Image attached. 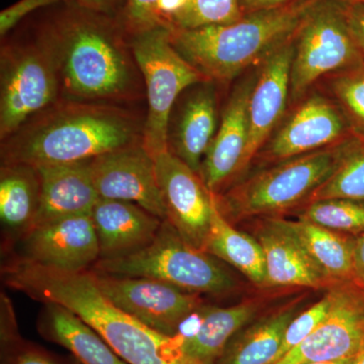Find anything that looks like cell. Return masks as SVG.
Returning <instances> with one entry per match:
<instances>
[{"label": "cell", "mask_w": 364, "mask_h": 364, "mask_svg": "<svg viewBox=\"0 0 364 364\" xmlns=\"http://www.w3.org/2000/svg\"><path fill=\"white\" fill-rule=\"evenodd\" d=\"M35 28L56 64L61 98L127 105L146 97L130 38L116 16L72 1Z\"/></svg>", "instance_id": "obj_1"}, {"label": "cell", "mask_w": 364, "mask_h": 364, "mask_svg": "<svg viewBox=\"0 0 364 364\" xmlns=\"http://www.w3.org/2000/svg\"><path fill=\"white\" fill-rule=\"evenodd\" d=\"M2 277L7 287L36 301L75 313L128 364H203L186 353L178 335L157 331L112 305L90 269L61 272L14 256L2 267Z\"/></svg>", "instance_id": "obj_2"}, {"label": "cell", "mask_w": 364, "mask_h": 364, "mask_svg": "<svg viewBox=\"0 0 364 364\" xmlns=\"http://www.w3.org/2000/svg\"><path fill=\"white\" fill-rule=\"evenodd\" d=\"M145 117L124 105L60 98L1 141V164L90 161L143 144Z\"/></svg>", "instance_id": "obj_3"}, {"label": "cell", "mask_w": 364, "mask_h": 364, "mask_svg": "<svg viewBox=\"0 0 364 364\" xmlns=\"http://www.w3.org/2000/svg\"><path fill=\"white\" fill-rule=\"evenodd\" d=\"M316 1L256 11L227 25L168 28L170 42L208 81L229 82L289 42Z\"/></svg>", "instance_id": "obj_4"}, {"label": "cell", "mask_w": 364, "mask_h": 364, "mask_svg": "<svg viewBox=\"0 0 364 364\" xmlns=\"http://www.w3.org/2000/svg\"><path fill=\"white\" fill-rule=\"evenodd\" d=\"M226 263L193 247L173 225L164 220L156 238L138 252L111 260H98L91 270L161 280L188 293L225 296L240 289L238 277Z\"/></svg>", "instance_id": "obj_5"}, {"label": "cell", "mask_w": 364, "mask_h": 364, "mask_svg": "<svg viewBox=\"0 0 364 364\" xmlns=\"http://www.w3.org/2000/svg\"><path fill=\"white\" fill-rule=\"evenodd\" d=\"M343 156L339 147L331 146L280 161L214 195L215 205L231 224L296 207L299 203L309 202Z\"/></svg>", "instance_id": "obj_6"}, {"label": "cell", "mask_w": 364, "mask_h": 364, "mask_svg": "<svg viewBox=\"0 0 364 364\" xmlns=\"http://www.w3.org/2000/svg\"><path fill=\"white\" fill-rule=\"evenodd\" d=\"M61 98L56 64L33 28L26 38L2 45L0 53V139Z\"/></svg>", "instance_id": "obj_7"}, {"label": "cell", "mask_w": 364, "mask_h": 364, "mask_svg": "<svg viewBox=\"0 0 364 364\" xmlns=\"http://www.w3.org/2000/svg\"><path fill=\"white\" fill-rule=\"evenodd\" d=\"M145 85L147 112L143 146L152 155L167 148V130L174 105L191 86L208 81L174 49L168 28L157 26L130 37Z\"/></svg>", "instance_id": "obj_8"}, {"label": "cell", "mask_w": 364, "mask_h": 364, "mask_svg": "<svg viewBox=\"0 0 364 364\" xmlns=\"http://www.w3.org/2000/svg\"><path fill=\"white\" fill-rule=\"evenodd\" d=\"M355 42L346 14L333 2L317 0L296 33L291 98L298 100L318 79L350 66L358 58Z\"/></svg>", "instance_id": "obj_9"}, {"label": "cell", "mask_w": 364, "mask_h": 364, "mask_svg": "<svg viewBox=\"0 0 364 364\" xmlns=\"http://www.w3.org/2000/svg\"><path fill=\"white\" fill-rule=\"evenodd\" d=\"M91 272L98 289L112 305L170 336H176L182 323L205 305L203 296L161 280Z\"/></svg>", "instance_id": "obj_10"}, {"label": "cell", "mask_w": 364, "mask_h": 364, "mask_svg": "<svg viewBox=\"0 0 364 364\" xmlns=\"http://www.w3.org/2000/svg\"><path fill=\"white\" fill-rule=\"evenodd\" d=\"M331 306L301 344L273 364H306L352 358L364 342V289L355 282L329 287Z\"/></svg>", "instance_id": "obj_11"}, {"label": "cell", "mask_w": 364, "mask_h": 364, "mask_svg": "<svg viewBox=\"0 0 364 364\" xmlns=\"http://www.w3.org/2000/svg\"><path fill=\"white\" fill-rule=\"evenodd\" d=\"M153 158L166 220L184 240L203 250L212 224L214 195L200 176L169 150Z\"/></svg>", "instance_id": "obj_12"}, {"label": "cell", "mask_w": 364, "mask_h": 364, "mask_svg": "<svg viewBox=\"0 0 364 364\" xmlns=\"http://www.w3.org/2000/svg\"><path fill=\"white\" fill-rule=\"evenodd\" d=\"M90 168L100 198L135 203L166 220L154 158L143 144L91 159Z\"/></svg>", "instance_id": "obj_13"}, {"label": "cell", "mask_w": 364, "mask_h": 364, "mask_svg": "<svg viewBox=\"0 0 364 364\" xmlns=\"http://www.w3.org/2000/svg\"><path fill=\"white\" fill-rule=\"evenodd\" d=\"M18 257L66 272L90 270L100 260L90 215H71L33 227L20 242Z\"/></svg>", "instance_id": "obj_14"}, {"label": "cell", "mask_w": 364, "mask_h": 364, "mask_svg": "<svg viewBox=\"0 0 364 364\" xmlns=\"http://www.w3.org/2000/svg\"><path fill=\"white\" fill-rule=\"evenodd\" d=\"M182 95L170 114L167 148L200 176L219 128L217 91L214 82L205 81L188 88L184 97Z\"/></svg>", "instance_id": "obj_15"}, {"label": "cell", "mask_w": 364, "mask_h": 364, "mask_svg": "<svg viewBox=\"0 0 364 364\" xmlns=\"http://www.w3.org/2000/svg\"><path fill=\"white\" fill-rule=\"evenodd\" d=\"M253 81L237 86L225 107L200 176L213 195H220L246 169L248 105Z\"/></svg>", "instance_id": "obj_16"}, {"label": "cell", "mask_w": 364, "mask_h": 364, "mask_svg": "<svg viewBox=\"0 0 364 364\" xmlns=\"http://www.w3.org/2000/svg\"><path fill=\"white\" fill-rule=\"evenodd\" d=\"M254 237L264 254L267 287L322 289L336 284L326 275L282 219L272 218L260 223Z\"/></svg>", "instance_id": "obj_17"}, {"label": "cell", "mask_w": 364, "mask_h": 364, "mask_svg": "<svg viewBox=\"0 0 364 364\" xmlns=\"http://www.w3.org/2000/svg\"><path fill=\"white\" fill-rule=\"evenodd\" d=\"M294 46L286 43L265 59L248 105L247 166L259 152L286 109L291 88Z\"/></svg>", "instance_id": "obj_18"}, {"label": "cell", "mask_w": 364, "mask_h": 364, "mask_svg": "<svg viewBox=\"0 0 364 364\" xmlns=\"http://www.w3.org/2000/svg\"><path fill=\"white\" fill-rule=\"evenodd\" d=\"M344 133L343 119L336 107L321 95L299 105L265 150V158L284 161L331 147Z\"/></svg>", "instance_id": "obj_19"}, {"label": "cell", "mask_w": 364, "mask_h": 364, "mask_svg": "<svg viewBox=\"0 0 364 364\" xmlns=\"http://www.w3.org/2000/svg\"><path fill=\"white\" fill-rule=\"evenodd\" d=\"M90 215L97 232L100 260L117 259L147 247L164 221L135 203L102 198Z\"/></svg>", "instance_id": "obj_20"}, {"label": "cell", "mask_w": 364, "mask_h": 364, "mask_svg": "<svg viewBox=\"0 0 364 364\" xmlns=\"http://www.w3.org/2000/svg\"><path fill=\"white\" fill-rule=\"evenodd\" d=\"M41 181L39 213L35 226L71 215H90L100 200L90 161L36 167Z\"/></svg>", "instance_id": "obj_21"}, {"label": "cell", "mask_w": 364, "mask_h": 364, "mask_svg": "<svg viewBox=\"0 0 364 364\" xmlns=\"http://www.w3.org/2000/svg\"><path fill=\"white\" fill-rule=\"evenodd\" d=\"M265 303V299L254 298L227 308L200 306L196 311L198 324L195 331L178 335L182 348L203 364H215L231 340L257 318Z\"/></svg>", "instance_id": "obj_22"}, {"label": "cell", "mask_w": 364, "mask_h": 364, "mask_svg": "<svg viewBox=\"0 0 364 364\" xmlns=\"http://www.w3.org/2000/svg\"><path fill=\"white\" fill-rule=\"evenodd\" d=\"M40 200L41 181L36 167L1 164L0 222L6 250L20 243L35 226Z\"/></svg>", "instance_id": "obj_23"}, {"label": "cell", "mask_w": 364, "mask_h": 364, "mask_svg": "<svg viewBox=\"0 0 364 364\" xmlns=\"http://www.w3.org/2000/svg\"><path fill=\"white\" fill-rule=\"evenodd\" d=\"M303 301L296 298L255 318L231 340L215 364H272L287 326L303 311Z\"/></svg>", "instance_id": "obj_24"}, {"label": "cell", "mask_w": 364, "mask_h": 364, "mask_svg": "<svg viewBox=\"0 0 364 364\" xmlns=\"http://www.w3.org/2000/svg\"><path fill=\"white\" fill-rule=\"evenodd\" d=\"M44 305L41 331L48 339L65 347L79 364H128L75 313L58 304Z\"/></svg>", "instance_id": "obj_25"}, {"label": "cell", "mask_w": 364, "mask_h": 364, "mask_svg": "<svg viewBox=\"0 0 364 364\" xmlns=\"http://www.w3.org/2000/svg\"><path fill=\"white\" fill-rule=\"evenodd\" d=\"M203 251L238 270L255 286L267 289V267L259 242L236 229L221 214L215 203Z\"/></svg>", "instance_id": "obj_26"}, {"label": "cell", "mask_w": 364, "mask_h": 364, "mask_svg": "<svg viewBox=\"0 0 364 364\" xmlns=\"http://www.w3.org/2000/svg\"><path fill=\"white\" fill-rule=\"evenodd\" d=\"M333 282H354V239L306 220H284Z\"/></svg>", "instance_id": "obj_27"}, {"label": "cell", "mask_w": 364, "mask_h": 364, "mask_svg": "<svg viewBox=\"0 0 364 364\" xmlns=\"http://www.w3.org/2000/svg\"><path fill=\"white\" fill-rule=\"evenodd\" d=\"M306 220L342 234L364 233V203L343 198L312 202L299 215Z\"/></svg>", "instance_id": "obj_28"}, {"label": "cell", "mask_w": 364, "mask_h": 364, "mask_svg": "<svg viewBox=\"0 0 364 364\" xmlns=\"http://www.w3.org/2000/svg\"><path fill=\"white\" fill-rule=\"evenodd\" d=\"M329 198L364 202V150L344 155L338 166L313 193L309 203Z\"/></svg>", "instance_id": "obj_29"}, {"label": "cell", "mask_w": 364, "mask_h": 364, "mask_svg": "<svg viewBox=\"0 0 364 364\" xmlns=\"http://www.w3.org/2000/svg\"><path fill=\"white\" fill-rule=\"evenodd\" d=\"M239 0H188L168 28H191L227 25L243 18Z\"/></svg>", "instance_id": "obj_30"}, {"label": "cell", "mask_w": 364, "mask_h": 364, "mask_svg": "<svg viewBox=\"0 0 364 364\" xmlns=\"http://www.w3.org/2000/svg\"><path fill=\"white\" fill-rule=\"evenodd\" d=\"M330 306H331V294L328 289L327 293L320 301H316L310 308L301 311L299 315H296L287 326L282 346L273 363L279 361L289 351L293 350L294 347L301 344L324 320L329 312Z\"/></svg>", "instance_id": "obj_31"}, {"label": "cell", "mask_w": 364, "mask_h": 364, "mask_svg": "<svg viewBox=\"0 0 364 364\" xmlns=\"http://www.w3.org/2000/svg\"><path fill=\"white\" fill-rule=\"evenodd\" d=\"M157 2L158 0H126L116 18L129 38L159 26L156 18Z\"/></svg>", "instance_id": "obj_32"}, {"label": "cell", "mask_w": 364, "mask_h": 364, "mask_svg": "<svg viewBox=\"0 0 364 364\" xmlns=\"http://www.w3.org/2000/svg\"><path fill=\"white\" fill-rule=\"evenodd\" d=\"M332 88L345 109L364 126V74L341 76Z\"/></svg>", "instance_id": "obj_33"}, {"label": "cell", "mask_w": 364, "mask_h": 364, "mask_svg": "<svg viewBox=\"0 0 364 364\" xmlns=\"http://www.w3.org/2000/svg\"><path fill=\"white\" fill-rule=\"evenodd\" d=\"M72 1L76 0H20L0 14V35L2 38L6 37L21 21L35 11Z\"/></svg>", "instance_id": "obj_34"}, {"label": "cell", "mask_w": 364, "mask_h": 364, "mask_svg": "<svg viewBox=\"0 0 364 364\" xmlns=\"http://www.w3.org/2000/svg\"><path fill=\"white\" fill-rule=\"evenodd\" d=\"M76 2L90 11L117 16L121 13L126 0H76Z\"/></svg>", "instance_id": "obj_35"}, {"label": "cell", "mask_w": 364, "mask_h": 364, "mask_svg": "<svg viewBox=\"0 0 364 364\" xmlns=\"http://www.w3.org/2000/svg\"><path fill=\"white\" fill-rule=\"evenodd\" d=\"M9 364H57L44 352L33 348H23L9 358Z\"/></svg>", "instance_id": "obj_36"}, {"label": "cell", "mask_w": 364, "mask_h": 364, "mask_svg": "<svg viewBox=\"0 0 364 364\" xmlns=\"http://www.w3.org/2000/svg\"><path fill=\"white\" fill-rule=\"evenodd\" d=\"M354 282L364 289V233L354 239Z\"/></svg>", "instance_id": "obj_37"}, {"label": "cell", "mask_w": 364, "mask_h": 364, "mask_svg": "<svg viewBox=\"0 0 364 364\" xmlns=\"http://www.w3.org/2000/svg\"><path fill=\"white\" fill-rule=\"evenodd\" d=\"M244 16L256 11H268L287 6L289 0H239Z\"/></svg>", "instance_id": "obj_38"}, {"label": "cell", "mask_w": 364, "mask_h": 364, "mask_svg": "<svg viewBox=\"0 0 364 364\" xmlns=\"http://www.w3.org/2000/svg\"><path fill=\"white\" fill-rule=\"evenodd\" d=\"M346 16L354 38L364 46V9H351Z\"/></svg>", "instance_id": "obj_39"}, {"label": "cell", "mask_w": 364, "mask_h": 364, "mask_svg": "<svg viewBox=\"0 0 364 364\" xmlns=\"http://www.w3.org/2000/svg\"><path fill=\"white\" fill-rule=\"evenodd\" d=\"M351 364H364V342L356 355L352 359Z\"/></svg>", "instance_id": "obj_40"}, {"label": "cell", "mask_w": 364, "mask_h": 364, "mask_svg": "<svg viewBox=\"0 0 364 364\" xmlns=\"http://www.w3.org/2000/svg\"><path fill=\"white\" fill-rule=\"evenodd\" d=\"M352 359H353V358L347 359H340V360L323 361V363H313L306 364H351Z\"/></svg>", "instance_id": "obj_41"}, {"label": "cell", "mask_w": 364, "mask_h": 364, "mask_svg": "<svg viewBox=\"0 0 364 364\" xmlns=\"http://www.w3.org/2000/svg\"><path fill=\"white\" fill-rule=\"evenodd\" d=\"M358 1L364 2V0H358Z\"/></svg>", "instance_id": "obj_42"}]
</instances>
